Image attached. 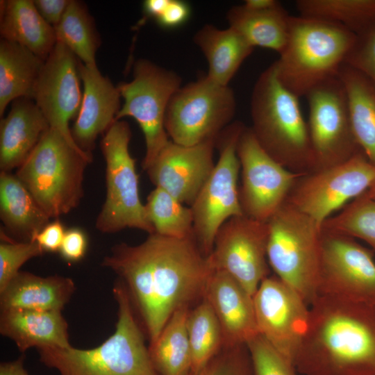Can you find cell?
I'll list each match as a JSON object with an SVG mask.
<instances>
[{
	"label": "cell",
	"mask_w": 375,
	"mask_h": 375,
	"mask_svg": "<svg viewBox=\"0 0 375 375\" xmlns=\"http://www.w3.org/2000/svg\"><path fill=\"white\" fill-rule=\"evenodd\" d=\"M101 265L124 284L150 343L176 310L204 298L215 271L194 236L178 239L156 233L137 245L115 244Z\"/></svg>",
	"instance_id": "cell-1"
},
{
	"label": "cell",
	"mask_w": 375,
	"mask_h": 375,
	"mask_svg": "<svg viewBox=\"0 0 375 375\" xmlns=\"http://www.w3.org/2000/svg\"><path fill=\"white\" fill-rule=\"evenodd\" d=\"M294 364L301 375H375V306L317 296Z\"/></svg>",
	"instance_id": "cell-2"
},
{
	"label": "cell",
	"mask_w": 375,
	"mask_h": 375,
	"mask_svg": "<svg viewBox=\"0 0 375 375\" xmlns=\"http://www.w3.org/2000/svg\"><path fill=\"white\" fill-rule=\"evenodd\" d=\"M112 292L118 310L112 335L90 349L72 346L37 349L40 361L60 375H159L128 292L119 279Z\"/></svg>",
	"instance_id": "cell-3"
},
{
	"label": "cell",
	"mask_w": 375,
	"mask_h": 375,
	"mask_svg": "<svg viewBox=\"0 0 375 375\" xmlns=\"http://www.w3.org/2000/svg\"><path fill=\"white\" fill-rule=\"evenodd\" d=\"M299 99L281 83L271 65L253 87L250 128L273 159L290 171L306 174L313 171L314 160Z\"/></svg>",
	"instance_id": "cell-4"
},
{
	"label": "cell",
	"mask_w": 375,
	"mask_h": 375,
	"mask_svg": "<svg viewBox=\"0 0 375 375\" xmlns=\"http://www.w3.org/2000/svg\"><path fill=\"white\" fill-rule=\"evenodd\" d=\"M357 35L340 24L291 16L287 44L274 62L281 83L298 97L338 76Z\"/></svg>",
	"instance_id": "cell-5"
},
{
	"label": "cell",
	"mask_w": 375,
	"mask_h": 375,
	"mask_svg": "<svg viewBox=\"0 0 375 375\" xmlns=\"http://www.w3.org/2000/svg\"><path fill=\"white\" fill-rule=\"evenodd\" d=\"M92 159L49 127L15 175L47 215L58 218L80 204L84 173Z\"/></svg>",
	"instance_id": "cell-6"
},
{
	"label": "cell",
	"mask_w": 375,
	"mask_h": 375,
	"mask_svg": "<svg viewBox=\"0 0 375 375\" xmlns=\"http://www.w3.org/2000/svg\"><path fill=\"white\" fill-rule=\"evenodd\" d=\"M267 222L269 267L310 306L317 297L322 226L286 202Z\"/></svg>",
	"instance_id": "cell-7"
},
{
	"label": "cell",
	"mask_w": 375,
	"mask_h": 375,
	"mask_svg": "<svg viewBox=\"0 0 375 375\" xmlns=\"http://www.w3.org/2000/svg\"><path fill=\"white\" fill-rule=\"evenodd\" d=\"M131 139L129 124L121 119L111 125L100 142L106 162V194L95 226L103 233L128 228L155 232L140 201L135 160L128 149Z\"/></svg>",
	"instance_id": "cell-8"
},
{
	"label": "cell",
	"mask_w": 375,
	"mask_h": 375,
	"mask_svg": "<svg viewBox=\"0 0 375 375\" xmlns=\"http://www.w3.org/2000/svg\"><path fill=\"white\" fill-rule=\"evenodd\" d=\"M244 126L240 122H234L219 135L216 141L218 160L190 206L194 236L206 256L211 253L216 234L222 224L231 217L244 215L239 199L240 163L237 147Z\"/></svg>",
	"instance_id": "cell-9"
},
{
	"label": "cell",
	"mask_w": 375,
	"mask_h": 375,
	"mask_svg": "<svg viewBox=\"0 0 375 375\" xmlns=\"http://www.w3.org/2000/svg\"><path fill=\"white\" fill-rule=\"evenodd\" d=\"M235 110L232 89L206 75L181 86L172 96L166 111L165 129L170 140L183 146L217 140L231 124Z\"/></svg>",
	"instance_id": "cell-10"
},
{
	"label": "cell",
	"mask_w": 375,
	"mask_h": 375,
	"mask_svg": "<svg viewBox=\"0 0 375 375\" xmlns=\"http://www.w3.org/2000/svg\"><path fill=\"white\" fill-rule=\"evenodd\" d=\"M133 78L117 85L124 103L116 121L131 117L142 129L146 152L142 167L146 171L169 141L165 120L169 103L181 87V78L147 59L138 60L133 66Z\"/></svg>",
	"instance_id": "cell-11"
},
{
	"label": "cell",
	"mask_w": 375,
	"mask_h": 375,
	"mask_svg": "<svg viewBox=\"0 0 375 375\" xmlns=\"http://www.w3.org/2000/svg\"><path fill=\"white\" fill-rule=\"evenodd\" d=\"M375 180V166L360 152L346 162L301 175L285 202L320 226L332 213L365 192Z\"/></svg>",
	"instance_id": "cell-12"
},
{
	"label": "cell",
	"mask_w": 375,
	"mask_h": 375,
	"mask_svg": "<svg viewBox=\"0 0 375 375\" xmlns=\"http://www.w3.org/2000/svg\"><path fill=\"white\" fill-rule=\"evenodd\" d=\"M374 251L322 227L317 296L375 306Z\"/></svg>",
	"instance_id": "cell-13"
},
{
	"label": "cell",
	"mask_w": 375,
	"mask_h": 375,
	"mask_svg": "<svg viewBox=\"0 0 375 375\" xmlns=\"http://www.w3.org/2000/svg\"><path fill=\"white\" fill-rule=\"evenodd\" d=\"M306 97L313 171L343 163L362 151L353 133L345 90L338 76L317 85Z\"/></svg>",
	"instance_id": "cell-14"
},
{
	"label": "cell",
	"mask_w": 375,
	"mask_h": 375,
	"mask_svg": "<svg viewBox=\"0 0 375 375\" xmlns=\"http://www.w3.org/2000/svg\"><path fill=\"white\" fill-rule=\"evenodd\" d=\"M240 163V203L244 215L267 222L284 204L303 174L284 167L259 144L250 127L244 126L238 143Z\"/></svg>",
	"instance_id": "cell-15"
},
{
	"label": "cell",
	"mask_w": 375,
	"mask_h": 375,
	"mask_svg": "<svg viewBox=\"0 0 375 375\" xmlns=\"http://www.w3.org/2000/svg\"><path fill=\"white\" fill-rule=\"evenodd\" d=\"M267 222L245 215L228 219L218 230L209 259L214 270L228 273L251 296L269 276Z\"/></svg>",
	"instance_id": "cell-16"
},
{
	"label": "cell",
	"mask_w": 375,
	"mask_h": 375,
	"mask_svg": "<svg viewBox=\"0 0 375 375\" xmlns=\"http://www.w3.org/2000/svg\"><path fill=\"white\" fill-rule=\"evenodd\" d=\"M253 301L259 335L294 363L308 328L309 306L274 274L262 280Z\"/></svg>",
	"instance_id": "cell-17"
},
{
	"label": "cell",
	"mask_w": 375,
	"mask_h": 375,
	"mask_svg": "<svg viewBox=\"0 0 375 375\" xmlns=\"http://www.w3.org/2000/svg\"><path fill=\"white\" fill-rule=\"evenodd\" d=\"M78 63V58L57 42L45 60L33 100L49 127L60 133L72 147L82 151L74 141L69 126V121L78 116L83 99Z\"/></svg>",
	"instance_id": "cell-18"
},
{
	"label": "cell",
	"mask_w": 375,
	"mask_h": 375,
	"mask_svg": "<svg viewBox=\"0 0 375 375\" xmlns=\"http://www.w3.org/2000/svg\"><path fill=\"white\" fill-rule=\"evenodd\" d=\"M216 141L183 146L169 140L146 170L150 181L190 206L215 167Z\"/></svg>",
	"instance_id": "cell-19"
},
{
	"label": "cell",
	"mask_w": 375,
	"mask_h": 375,
	"mask_svg": "<svg viewBox=\"0 0 375 375\" xmlns=\"http://www.w3.org/2000/svg\"><path fill=\"white\" fill-rule=\"evenodd\" d=\"M78 71L83 85V99L71 133L82 151L92 154L98 136L116 121L122 97L117 86L101 74L97 65L79 60Z\"/></svg>",
	"instance_id": "cell-20"
},
{
	"label": "cell",
	"mask_w": 375,
	"mask_h": 375,
	"mask_svg": "<svg viewBox=\"0 0 375 375\" xmlns=\"http://www.w3.org/2000/svg\"><path fill=\"white\" fill-rule=\"evenodd\" d=\"M204 298L219 322L224 346L247 344L259 334L253 296L228 273L214 271Z\"/></svg>",
	"instance_id": "cell-21"
},
{
	"label": "cell",
	"mask_w": 375,
	"mask_h": 375,
	"mask_svg": "<svg viewBox=\"0 0 375 375\" xmlns=\"http://www.w3.org/2000/svg\"><path fill=\"white\" fill-rule=\"evenodd\" d=\"M49 125L33 99L12 102L0 122V170L10 172L26 160Z\"/></svg>",
	"instance_id": "cell-22"
},
{
	"label": "cell",
	"mask_w": 375,
	"mask_h": 375,
	"mask_svg": "<svg viewBox=\"0 0 375 375\" xmlns=\"http://www.w3.org/2000/svg\"><path fill=\"white\" fill-rule=\"evenodd\" d=\"M0 333L24 353L35 347H68V324L61 311L11 309L1 311Z\"/></svg>",
	"instance_id": "cell-23"
},
{
	"label": "cell",
	"mask_w": 375,
	"mask_h": 375,
	"mask_svg": "<svg viewBox=\"0 0 375 375\" xmlns=\"http://www.w3.org/2000/svg\"><path fill=\"white\" fill-rule=\"evenodd\" d=\"M76 290L67 276H40L19 271L0 292L1 311L11 309L62 311Z\"/></svg>",
	"instance_id": "cell-24"
},
{
	"label": "cell",
	"mask_w": 375,
	"mask_h": 375,
	"mask_svg": "<svg viewBox=\"0 0 375 375\" xmlns=\"http://www.w3.org/2000/svg\"><path fill=\"white\" fill-rule=\"evenodd\" d=\"M0 34L2 40L17 43L46 60L53 49V26L38 11L33 0L1 1Z\"/></svg>",
	"instance_id": "cell-25"
},
{
	"label": "cell",
	"mask_w": 375,
	"mask_h": 375,
	"mask_svg": "<svg viewBox=\"0 0 375 375\" xmlns=\"http://www.w3.org/2000/svg\"><path fill=\"white\" fill-rule=\"evenodd\" d=\"M0 217L19 242H34L51 219L15 174L0 172Z\"/></svg>",
	"instance_id": "cell-26"
},
{
	"label": "cell",
	"mask_w": 375,
	"mask_h": 375,
	"mask_svg": "<svg viewBox=\"0 0 375 375\" xmlns=\"http://www.w3.org/2000/svg\"><path fill=\"white\" fill-rule=\"evenodd\" d=\"M194 42L208 62L206 76L222 85H228L254 49L233 28L219 29L212 24L200 28L194 35Z\"/></svg>",
	"instance_id": "cell-27"
},
{
	"label": "cell",
	"mask_w": 375,
	"mask_h": 375,
	"mask_svg": "<svg viewBox=\"0 0 375 375\" xmlns=\"http://www.w3.org/2000/svg\"><path fill=\"white\" fill-rule=\"evenodd\" d=\"M338 76L345 90L356 141L375 166V84L346 63L340 67Z\"/></svg>",
	"instance_id": "cell-28"
},
{
	"label": "cell",
	"mask_w": 375,
	"mask_h": 375,
	"mask_svg": "<svg viewBox=\"0 0 375 375\" xmlns=\"http://www.w3.org/2000/svg\"><path fill=\"white\" fill-rule=\"evenodd\" d=\"M45 60L26 47L0 41V116L19 98L33 99L34 90Z\"/></svg>",
	"instance_id": "cell-29"
},
{
	"label": "cell",
	"mask_w": 375,
	"mask_h": 375,
	"mask_svg": "<svg viewBox=\"0 0 375 375\" xmlns=\"http://www.w3.org/2000/svg\"><path fill=\"white\" fill-rule=\"evenodd\" d=\"M226 18L228 27L253 48H266L280 54L287 44L291 15L281 3L260 11L248 10L242 5L234 6Z\"/></svg>",
	"instance_id": "cell-30"
},
{
	"label": "cell",
	"mask_w": 375,
	"mask_h": 375,
	"mask_svg": "<svg viewBox=\"0 0 375 375\" xmlns=\"http://www.w3.org/2000/svg\"><path fill=\"white\" fill-rule=\"evenodd\" d=\"M189 306L176 310L149 344L151 362L159 375H190L192 353L187 329Z\"/></svg>",
	"instance_id": "cell-31"
},
{
	"label": "cell",
	"mask_w": 375,
	"mask_h": 375,
	"mask_svg": "<svg viewBox=\"0 0 375 375\" xmlns=\"http://www.w3.org/2000/svg\"><path fill=\"white\" fill-rule=\"evenodd\" d=\"M57 42L67 47L83 64L95 66L100 38L86 5L70 2L59 23L54 27Z\"/></svg>",
	"instance_id": "cell-32"
},
{
	"label": "cell",
	"mask_w": 375,
	"mask_h": 375,
	"mask_svg": "<svg viewBox=\"0 0 375 375\" xmlns=\"http://www.w3.org/2000/svg\"><path fill=\"white\" fill-rule=\"evenodd\" d=\"M299 15L344 26L358 34L375 22V0H298Z\"/></svg>",
	"instance_id": "cell-33"
},
{
	"label": "cell",
	"mask_w": 375,
	"mask_h": 375,
	"mask_svg": "<svg viewBox=\"0 0 375 375\" xmlns=\"http://www.w3.org/2000/svg\"><path fill=\"white\" fill-rule=\"evenodd\" d=\"M187 329L192 353V373H196L203 369L224 346L219 322L205 298L190 308Z\"/></svg>",
	"instance_id": "cell-34"
},
{
	"label": "cell",
	"mask_w": 375,
	"mask_h": 375,
	"mask_svg": "<svg viewBox=\"0 0 375 375\" xmlns=\"http://www.w3.org/2000/svg\"><path fill=\"white\" fill-rule=\"evenodd\" d=\"M144 208L154 233L178 239L194 236L190 207L165 190L156 187L148 195Z\"/></svg>",
	"instance_id": "cell-35"
},
{
	"label": "cell",
	"mask_w": 375,
	"mask_h": 375,
	"mask_svg": "<svg viewBox=\"0 0 375 375\" xmlns=\"http://www.w3.org/2000/svg\"><path fill=\"white\" fill-rule=\"evenodd\" d=\"M322 227L362 240L375 251V200L364 192L328 218Z\"/></svg>",
	"instance_id": "cell-36"
},
{
	"label": "cell",
	"mask_w": 375,
	"mask_h": 375,
	"mask_svg": "<svg viewBox=\"0 0 375 375\" xmlns=\"http://www.w3.org/2000/svg\"><path fill=\"white\" fill-rule=\"evenodd\" d=\"M0 292L19 273L20 267L30 259L41 256L45 252L35 242H19L1 232Z\"/></svg>",
	"instance_id": "cell-37"
},
{
	"label": "cell",
	"mask_w": 375,
	"mask_h": 375,
	"mask_svg": "<svg viewBox=\"0 0 375 375\" xmlns=\"http://www.w3.org/2000/svg\"><path fill=\"white\" fill-rule=\"evenodd\" d=\"M252 365V375H297L293 362L274 349L260 335L247 344Z\"/></svg>",
	"instance_id": "cell-38"
},
{
	"label": "cell",
	"mask_w": 375,
	"mask_h": 375,
	"mask_svg": "<svg viewBox=\"0 0 375 375\" xmlns=\"http://www.w3.org/2000/svg\"><path fill=\"white\" fill-rule=\"evenodd\" d=\"M190 375H252L247 344L224 346L203 369Z\"/></svg>",
	"instance_id": "cell-39"
},
{
	"label": "cell",
	"mask_w": 375,
	"mask_h": 375,
	"mask_svg": "<svg viewBox=\"0 0 375 375\" xmlns=\"http://www.w3.org/2000/svg\"><path fill=\"white\" fill-rule=\"evenodd\" d=\"M356 35V44L345 63L360 71L375 84V22Z\"/></svg>",
	"instance_id": "cell-40"
},
{
	"label": "cell",
	"mask_w": 375,
	"mask_h": 375,
	"mask_svg": "<svg viewBox=\"0 0 375 375\" xmlns=\"http://www.w3.org/2000/svg\"><path fill=\"white\" fill-rule=\"evenodd\" d=\"M87 245L85 233L79 228H71L65 231L59 252L65 260L76 262L85 256Z\"/></svg>",
	"instance_id": "cell-41"
},
{
	"label": "cell",
	"mask_w": 375,
	"mask_h": 375,
	"mask_svg": "<svg viewBox=\"0 0 375 375\" xmlns=\"http://www.w3.org/2000/svg\"><path fill=\"white\" fill-rule=\"evenodd\" d=\"M191 15L190 5L181 0H169V2L156 19L159 26L165 29H172L184 24Z\"/></svg>",
	"instance_id": "cell-42"
},
{
	"label": "cell",
	"mask_w": 375,
	"mask_h": 375,
	"mask_svg": "<svg viewBox=\"0 0 375 375\" xmlns=\"http://www.w3.org/2000/svg\"><path fill=\"white\" fill-rule=\"evenodd\" d=\"M65 231L59 220L49 223L35 237V241L44 251L60 250Z\"/></svg>",
	"instance_id": "cell-43"
},
{
	"label": "cell",
	"mask_w": 375,
	"mask_h": 375,
	"mask_svg": "<svg viewBox=\"0 0 375 375\" xmlns=\"http://www.w3.org/2000/svg\"><path fill=\"white\" fill-rule=\"evenodd\" d=\"M33 2L43 19L54 27L62 19L70 0H34Z\"/></svg>",
	"instance_id": "cell-44"
},
{
	"label": "cell",
	"mask_w": 375,
	"mask_h": 375,
	"mask_svg": "<svg viewBox=\"0 0 375 375\" xmlns=\"http://www.w3.org/2000/svg\"><path fill=\"white\" fill-rule=\"evenodd\" d=\"M169 0H146L142 4L143 19L141 24L147 19L155 20L160 15L166 8Z\"/></svg>",
	"instance_id": "cell-45"
},
{
	"label": "cell",
	"mask_w": 375,
	"mask_h": 375,
	"mask_svg": "<svg viewBox=\"0 0 375 375\" xmlns=\"http://www.w3.org/2000/svg\"><path fill=\"white\" fill-rule=\"evenodd\" d=\"M25 354L12 361L3 362L0 365V375H29L24 367Z\"/></svg>",
	"instance_id": "cell-46"
},
{
	"label": "cell",
	"mask_w": 375,
	"mask_h": 375,
	"mask_svg": "<svg viewBox=\"0 0 375 375\" xmlns=\"http://www.w3.org/2000/svg\"><path fill=\"white\" fill-rule=\"evenodd\" d=\"M280 3L276 0H247L242 6L250 10L260 11L272 8Z\"/></svg>",
	"instance_id": "cell-47"
},
{
	"label": "cell",
	"mask_w": 375,
	"mask_h": 375,
	"mask_svg": "<svg viewBox=\"0 0 375 375\" xmlns=\"http://www.w3.org/2000/svg\"><path fill=\"white\" fill-rule=\"evenodd\" d=\"M365 193L369 198L375 200V180L373 181L368 190Z\"/></svg>",
	"instance_id": "cell-48"
}]
</instances>
